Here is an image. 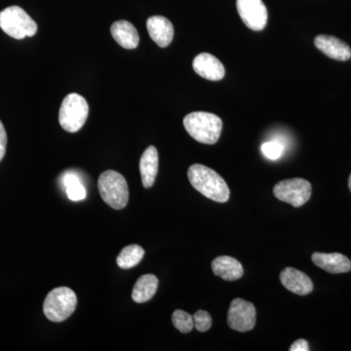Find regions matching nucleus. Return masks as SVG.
<instances>
[{"mask_svg": "<svg viewBox=\"0 0 351 351\" xmlns=\"http://www.w3.org/2000/svg\"><path fill=\"white\" fill-rule=\"evenodd\" d=\"M261 149H262L263 156L267 159L277 160L283 156L284 152H285V145L280 141L272 140L263 144Z\"/></svg>", "mask_w": 351, "mask_h": 351, "instance_id": "nucleus-22", "label": "nucleus"}, {"mask_svg": "<svg viewBox=\"0 0 351 351\" xmlns=\"http://www.w3.org/2000/svg\"><path fill=\"white\" fill-rule=\"evenodd\" d=\"M184 126L191 137L205 145H214L221 137L223 121L214 113L195 112L184 119Z\"/></svg>", "mask_w": 351, "mask_h": 351, "instance_id": "nucleus-2", "label": "nucleus"}, {"mask_svg": "<svg viewBox=\"0 0 351 351\" xmlns=\"http://www.w3.org/2000/svg\"><path fill=\"white\" fill-rule=\"evenodd\" d=\"M255 306L250 302L242 299L233 300L228 314V324L237 332H249L256 325Z\"/></svg>", "mask_w": 351, "mask_h": 351, "instance_id": "nucleus-8", "label": "nucleus"}, {"mask_svg": "<svg viewBox=\"0 0 351 351\" xmlns=\"http://www.w3.org/2000/svg\"><path fill=\"white\" fill-rule=\"evenodd\" d=\"M140 172L143 186L145 189L152 188L158 173V152L154 145L147 147L141 157Z\"/></svg>", "mask_w": 351, "mask_h": 351, "instance_id": "nucleus-17", "label": "nucleus"}, {"mask_svg": "<svg viewBox=\"0 0 351 351\" xmlns=\"http://www.w3.org/2000/svg\"><path fill=\"white\" fill-rule=\"evenodd\" d=\"M0 29L7 36L20 40L36 36L38 24L24 9L19 6H10L0 12Z\"/></svg>", "mask_w": 351, "mask_h": 351, "instance_id": "nucleus-4", "label": "nucleus"}, {"mask_svg": "<svg viewBox=\"0 0 351 351\" xmlns=\"http://www.w3.org/2000/svg\"><path fill=\"white\" fill-rule=\"evenodd\" d=\"M313 188L311 182L304 179L285 180L274 186V193L277 199L289 203L294 207H301L311 198Z\"/></svg>", "mask_w": 351, "mask_h": 351, "instance_id": "nucleus-7", "label": "nucleus"}, {"mask_svg": "<svg viewBox=\"0 0 351 351\" xmlns=\"http://www.w3.org/2000/svg\"><path fill=\"white\" fill-rule=\"evenodd\" d=\"M193 69L198 75L211 82H219L225 77V66L209 53H201L193 60Z\"/></svg>", "mask_w": 351, "mask_h": 351, "instance_id": "nucleus-10", "label": "nucleus"}, {"mask_svg": "<svg viewBox=\"0 0 351 351\" xmlns=\"http://www.w3.org/2000/svg\"><path fill=\"white\" fill-rule=\"evenodd\" d=\"M313 262L320 269L332 274H345L350 271L351 262L350 258L339 253H314Z\"/></svg>", "mask_w": 351, "mask_h": 351, "instance_id": "nucleus-14", "label": "nucleus"}, {"mask_svg": "<svg viewBox=\"0 0 351 351\" xmlns=\"http://www.w3.org/2000/svg\"><path fill=\"white\" fill-rule=\"evenodd\" d=\"M7 145V134L3 124L0 121V161L3 159L5 156Z\"/></svg>", "mask_w": 351, "mask_h": 351, "instance_id": "nucleus-24", "label": "nucleus"}, {"mask_svg": "<svg viewBox=\"0 0 351 351\" xmlns=\"http://www.w3.org/2000/svg\"><path fill=\"white\" fill-rule=\"evenodd\" d=\"M64 188L66 189V195L73 201H82L86 198V189L83 186L82 180L75 173L68 172L63 175Z\"/></svg>", "mask_w": 351, "mask_h": 351, "instance_id": "nucleus-20", "label": "nucleus"}, {"mask_svg": "<svg viewBox=\"0 0 351 351\" xmlns=\"http://www.w3.org/2000/svg\"><path fill=\"white\" fill-rule=\"evenodd\" d=\"M77 306L75 293L68 287L51 291L43 304L44 315L52 322H62L75 313Z\"/></svg>", "mask_w": 351, "mask_h": 351, "instance_id": "nucleus-5", "label": "nucleus"}, {"mask_svg": "<svg viewBox=\"0 0 351 351\" xmlns=\"http://www.w3.org/2000/svg\"><path fill=\"white\" fill-rule=\"evenodd\" d=\"M280 281L284 287L294 294L308 295L313 291L311 279L299 269L287 267L281 271Z\"/></svg>", "mask_w": 351, "mask_h": 351, "instance_id": "nucleus-13", "label": "nucleus"}, {"mask_svg": "<svg viewBox=\"0 0 351 351\" xmlns=\"http://www.w3.org/2000/svg\"><path fill=\"white\" fill-rule=\"evenodd\" d=\"M314 44L321 52L337 61H348L351 58L350 46L335 36L321 34L314 39Z\"/></svg>", "mask_w": 351, "mask_h": 351, "instance_id": "nucleus-12", "label": "nucleus"}, {"mask_svg": "<svg viewBox=\"0 0 351 351\" xmlns=\"http://www.w3.org/2000/svg\"><path fill=\"white\" fill-rule=\"evenodd\" d=\"M147 29L149 36L159 47H167L172 43L174 27L167 18L163 16H152L147 21Z\"/></svg>", "mask_w": 351, "mask_h": 351, "instance_id": "nucleus-11", "label": "nucleus"}, {"mask_svg": "<svg viewBox=\"0 0 351 351\" xmlns=\"http://www.w3.org/2000/svg\"><path fill=\"white\" fill-rule=\"evenodd\" d=\"M88 113H89V106L87 101L80 94H69L64 99L60 108V125L64 131L75 133L84 125Z\"/></svg>", "mask_w": 351, "mask_h": 351, "instance_id": "nucleus-6", "label": "nucleus"}, {"mask_svg": "<svg viewBox=\"0 0 351 351\" xmlns=\"http://www.w3.org/2000/svg\"><path fill=\"white\" fill-rule=\"evenodd\" d=\"M348 188H350L351 193V174L350 176V179H348Z\"/></svg>", "mask_w": 351, "mask_h": 351, "instance_id": "nucleus-26", "label": "nucleus"}, {"mask_svg": "<svg viewBox=\"0 0 351 351\" xmlns=\"http://www.w3.org/2000/svg\"><path fill=\"white\" fill-rule=\"evenodd\" d=\"M212 269L215 276L221 277L226 281L237 280L244 274L241 263L237 258L228 256H221L215 258L212 263Z\"/></svg>", "mask_w": 351, "mask_h": 351, "instance_id": "nucleus-16", "label": "nucleus"}, {"mask_svg": "<svg viewBox=\"0 0 351 351\" xmlns=\"http://www.w3.org/2000/svg\"><path fill=\"white\" fill-rule=\"evenodd\" d=\"M308 343L306 339H298L292 346H291L290 351H308Z\"/></svg>", "mask_w": 351, "mask_h": 351, "instance_id": "nucleus-25", "label": "nucleus"}, {"mask_svg": "<svg viewBox=\"0 0 351 351\" xmlns=\"http://www.w3.org/2000/svg\"><path fill=\"white\" fill-rule=\"evenodd\" d=\"M158 287V279L154 274L141 276L132 291V299L137 304L151 301Z\"/></svg>", "mask_w": 351, "mask_h": 351, "instance_id": "nucleus-18", "label": "nucleus"}, {"mask_svg": "<svg viewBox=\"0 0 351 351\" xmlns=\"http://www.w3.org/2000/svg\"><path fill=\"white\" fill-rule=\"evenodd\" d=\"M113 39L125 49H135L140 43L137 29L125 20L113 23L110 27Z\"/></svg>", "mask_w": 351, "mask_h": 351, "instance_id": "nucleus-15", "label": "nucleus"}, {"mask_svg": "<svg viewBox=\"0 0 351 351\" xmlns=\"http://www.w3.org/2000/svg\"><path fill=\"white\" fill-rule=\"evenodd\" d=\"M145 256V250L138 245H129L122 249L117 258V265L122 269H129L141 263Z\"/></svg>", "mask_w": 351, "mask_h": 351, "instance_id": "nucleus-19", "label": "nucleus"}, {"mask_svg": "<svg viewBox=\"0 0 351 351\" xmlns=\"http://www.w3.org/2000/svg\"><path fill=\"white\" fill-rule=\"evenodd\" d=\"M188 177L191 186L205 197L219 203L230 199V191L225 180L211 168L193 164L189 168Z\"/></svg>", "mask_w": 351, "mask_h": 351, "instance_id": "nucleus-1", "label": "nucleus"}, {"mask_svg": "<svg viewBox=\"0 0 351 351\" xmlns=\"http://www.w3.org/2000/svg\"><path fill=\"white\" fill-rule=\"evenodd\" d=\"M237 11L245 25L252 31L260 32L267 24V10L262 0H237Z\"/></svg>", "mask_w": 351, "mask_h": 351, "instance_id": "nucleus-9", "label": "nucleus"}, {"mask_svg": "<svg viewBox=\"0 0 351 351\" xmlns=\"http://www.w3.org/2000/svg\"><path fill=\"white\" fill-rule=\"evenodd\" d=\"M98 189L101 197L112 209L121 210L128 204V184L125 178L117 171L101 173L98 180Z\"/></svg>", "mask_w": 351, "mask_h": 351, "instance_id": "nucleus-3", "label": "nucleus"}, {"mask_svg": "<svg viewBox=\"0 0 351 351\" xmlns=\"http://www.w3.org/2000/svg\"><path fill=\"white\" fill-rule=\"evenodd\" d=\"M193 322L196 330L199 332H207L212 326L211 315L205 311H198L193 315Z\"/></svg>", "mask_w": 351, "mask_h": 351, "instance_id": "nucleus-23", "label": "nucleus"}, {"mask_svg": "<svg viewBox=\"0 0 351 351\" xmlns=\"http://www.w3.org/2000/svg\"><path fill=\"white\" fill-rule=\"evenodd\" d=\"M172 322L176 327V329L179 330L180 332H189L195 327V322H193V316L191 314L186 313V311L178 309L172 315Z\"/></svg>", "mask_w": 351, "mask_h": 351, "instance_id": "nucleus-21", "label": "nucleus"}]
</instances>
